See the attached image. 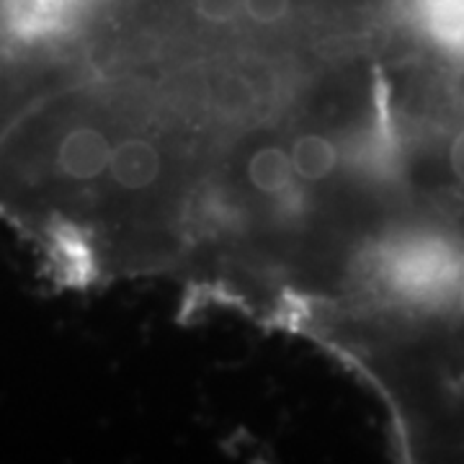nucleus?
Returning a JSON list of instances; mask_svg holds the SVG:
<instances>
[{
	"mask_svg": "<svg viewBox=\"0 0 464 464\" xmlns=\"http://www.w3.org/2000/svg\"><path fill=\"white\" fill-rule=\"evenodd\" d=\"M295 176L302 181H323L338 166V150L323 134H302L289 150Z\"/></svg>",
	"mask_w": 464,
	"mask_h": 464,
	"instance_id": "3",
	"label": "nucleus"
},
{
	"mask_svg": "<svg viewBox=\"0 0 464 464\" xmlns=\"http://www.w3.org/2000/svg\"><path fill=\"white\" fill-rule=\"evenodd\" d=\"M289 0H243V8L256 24H276L289 14Z\"/></svg>",
	"mask_w": 464,
	"mask_h": 464,
	"instance_id": "6",
	"label": "nucleus"
},
{
	"mask_svg": "<svg viewBox=\"0 0 464 464\" xmlns=\"http://www.w3.org/2000/svg\"><path fill=\"white\" fill-rule=\"evenodd\" d=\"M111 142L96 127H75L57 148V168L72 181H93L109 170Z\"/></svg>",
	"mask_w": 464,
	"mask_h": 464,
	"instance_id": "1",
	"label": "nucleus"
},
{
	"mask_svg": "<svg viewBox=\"0 0 464 464\" xmlns=\"http://www.w3.org/2000/svg\"><path fill=\"white\" fill-rule=\"evenodd\" d=\"M292 176H295L292 158L284 148L268 145L256 150L248 158V181L261 194H282L292 183Z\"/></svg>",
	"mask_w": 464,
	"mask_h": 464,
	"instance_id": "4",
	"label": "nucleus"
},
{
	"mask_svg": "<svg viewBox=\"0 0 464 464\" xmlns=\"http://www.w3.org/2000/svg\"><path fill=\"white\" fill-rule=\"evenodd\" d=\"M0 75H3V52H0Z\"/></svg>",
	"mask_w": 464,
	"mask_h": 464,
	"instance_id": "7",
	"label": "nucleus"
},
{
	"mask_svg": "<svg viewBox=\"0 0 464 464\" xmlns=\"http://www.w3.org/2000/svg\"><path fill=\"white\" fill-rule=\"evenodd\" d=\"M194 8L209 24H230L243 11V0H194Z\"/></svg>",
	"mask_w": 464,
	"mask_h": 464,
	"instance_id": "5",
	"label": "nucleus"
},
{
	"mask_svg": "<svg viewBox=\"0 0 464 464\" xmlns=\"http://www.w3.org/2000/svg\"><path fill=\"white\" fill-rule=\"evenodd\" d=\"M160 168H163L160 152L142 137H127L111 148L109 173L121 188H130V191L148 188L158 181Z\"/></svg>",
	"mask_w": 464,
	"mask_h": 464,
	"instance_id": "2",
	"label": "nucleus"
}]
</instances>
